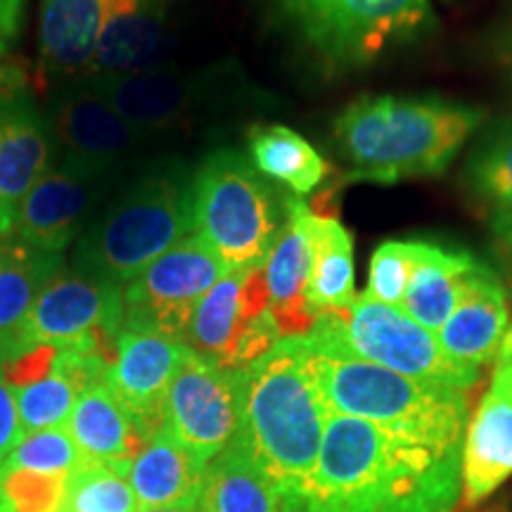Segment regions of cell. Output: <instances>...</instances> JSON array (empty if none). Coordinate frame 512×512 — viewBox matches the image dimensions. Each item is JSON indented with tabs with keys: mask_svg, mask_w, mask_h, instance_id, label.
<instances>
[{
	"mask_svg": "<svg viewBox=\"0 0 512 512\" xmlns=\"http://www.w3.org/2000/svg\"><path fill=\"white\" fill-rule=\"evenodd\" d=\"M299 339L330 413L373 422L427 446H463L467 392L413 380L311 337Z\"/></svg>",
	"mask_w": 512,
	"mask_h": 512,
	"instance_id": "277c9868",
	"label": "cell"
},
{
	"mask_svg": "<svg viewBox=\"0 0 512 512\" xmlns=\"http://www.w3.org/2000/svg\"><path fill=\"white\" fill-rule=\"evenodd\" d=\"M510 64H512V57H510Z\"/></svg>",
	"mask_w": 512,
	"mask_h": 512,
	"instance_id": "ab89813d",
	"label": "cell"
},
{
	"mask_svg": "<svg viewBox=\"0 0 512 512\" xmlns=\"http://www.w3.org/2000/svg\"><path fill=\"white\" fill-rule=\"evenodd\" d=\"M328 415L302 339H280L242 373L240 427L233 446L271 479L287 503L309 484Z\"/></svg>",
	"mask_w": 512,
	"mask_h": 512,
	"instance_id": "7a4b0ae2",
	"label": "cell"
},
{
	"mask_svg": "<svg viewBox=\"0 0 512 512\" xmlns=\"http://www.w3.org/2000/svg\"><path fill=\"white\" fill-rule=\"evenodd\" d=\"M8 233H12V223L5 219L3 214H0V238H3V235H8Z\"/></svg>",
	"mask_w": 512,
	"mask_h": 512,
	"instance_id": "74e56055",
	"label": "cell"
},
{
	"mask_svg": "<svg viewBox=\"0 0 512 512\" xmlns=\"http://www.w3.org/2000/svg\"><path fill=\"white\" fill-rule=\"evenodd\" d=\"M192 233V181L174 169L150 171L83 230L74 264L124 287Z\"/></svg>",
	"mask_w": 512,
	"mask_h": 512,
	"instance_id": "5b68a950",
	"label": "cell"
},
{
	"mask_svg": "<svg viewBox=\"0 0 512 512\" xmlns=\"http://www.w3.org/2000/svg\"><path fill=\"white\" fill-rule=\"evenodd\" d=\"M467 183L494 209H512V119L501 121L479 140L470 162Z\"/></svg>",
	"mask_w": 512,
	"mask_h": 512,
	"instance_id": "4dcf8cb0",
	"label": "cell"
},
{
	"mask_svg": "<svg viewBox=\"0 0 512 512\" xmlns=\"http://www.w3.org/2000/svg\"><path fill=\"white\" fill-rule=\"evenodd\" d=\"M460 451L330 413L309 484L283 512H453L463 494Z\"/></svg>",
	"mask_w": 512,
	"mask_h": 512,
	"instance_id": "6da1fadb",
	"label": "cell"
},
{
	"mask_svg": "<svg viewBox=\"0 0 512 512\" xmlns=\"http://www.w3.org/2000/svg\"><path fill=\"white\" fill-rule=\"evenodd\" d=\"M50 121L22 88L0 93V214L15 228L27 192L53 169Z\"/></svg>",
	"mask_w": 512,
	"mask_h": 512,
	"instance_id": "e0dca14e",
	"label": "cell"
},
{
	"mask_svg": "<svg viewBox=\"0 0 512 512\" xmlns=\"http://www.w3.org/2000/svg\"><path fill=\"white\" fill-rule=\"evenodd\" d=\"M27 0H0V55L15 46L24 27Z\"/></svg>",
	"mask_w": 512,
	"mask_h": 512,
	"instance_id": "e575fe53",
	"label": "cell"
},
{
	"mask_svg": "<svg viewBox=\"0 0 512 512\" xmlns=\"http://www.w3.org/2000/svg\"><path fill=\"white\" fill-rule=\"evenodd\" d=\"M242 373L223 370L185 347L166 392L164 430L207 467L240 427Z\"/></svg>",
	"mask_w": 512,
	"mask_h": 512,
	"instance_id": "30bf717a",
	"label": "cell"
},
{
	"mask_svg": "<svg viewBox=\"0 0 512 512\" xmlns=\"http://www.w3.org/2000/svg\"><path fill=\"white\" fill-rule=\"evenodd\" d=\"M475 261V256L463 249H444L420 240L406 297L399 309L437 335L458 302L463 275Z\"/></svg>",
	"mask_w": 512,
	"mask_h": 512,
	"instance_id": "484cf974",
	"label": "cell"
},
{
	"mask_svg": "<svg viewBox=\"0 0 512 512\" xmlns=\"http://www.w3.org/2000/svg\"><path fill=\"white\" fill-rule=\"evenodd\" d=\"M183 349V342L145 325L124 323L117 335L105 384L150 437L164 427L166 392Z\"/></svg>",
	"mask_w": 512,
	"mask_h": 512,
	"instance_id": "9a60e30c",
	"label": "cell"
},
{
	"mask_svg": "<svg viewBox=\"0 0 512 512\" xmlns=\"http://www.w3.org/2000/svg\"><path fill=\"white\" fill-rule=\"evenodd\" d=\"M508 328V292L489 266L475 261L463 275L451 316L437 332L441 349L453 361L482 368L496 358Z\"/></svg>",
	"mask_w": 512,
	"mask_h": 512,
	"instance_id": "ac0fdd59",
	"label": "cell"
},
{
	"mask_svg": "<svg viewBox=\"0 0 512 512\" xmlns=\"http://www.w3.org/2000/svg\"><path fill=\"white\" fill-rule=\"evenodd\" d=\"M138 512H197V508H183V505H178V508H145Z\"/></svg>",
	"mask_w": 512,
	"mask_h": 512,
	"instance_id": "8d00e7d4",
	"label": "cell"
},
{
	"mask_svg": "<svg viewBox=\"0 0 512 512\" xmlns=\"http://www.w3.org/2000/svg\"><path fill=\"white\" fill-rule=\"evenodd\" d=\"M311 264V209L302 197L287 195V223L264 261L271 297L268 311L283 339L306 337L318 323V316L306 302Z\"/></svg>",
	"mask_w": 512,
	"mask_h": 512,
	"instance_id": "d6986e66",
	"label": "cell"
},
{
	"mask_svg": "<svg viewBox=\"0 0 512 512\" xmlns=\"http://www.w3.org/2000/svg\"><path fill=\"white\" fill-rule=\"evenodd\" d=\"M62 268V254L0 238V358L12 354L38 294Z\"/></svg>",
	"mask_w": 512,
	"mask_h": 512,
	"instance_id": "d4e9b609",
	"label": "cell"
},
{
	"mask_svg": "<svg viewBox=\"0 0 512 512\" xmlns=\"http://www.w3.org/2000/svg\"><path fill=\"white\" fill-rule=\"evenodd\" d=\"M264 266L230 271L204 294L183 344L223 370H247L280 342Z\"/></svg>",
	"mask_w": 512,
	"mask_h": 512,
	"instance_id": "9c48e42d",
	"label": "cell"
},
{
	"mask_svg": "<svg viewBox=\"0 0 512 512\" xmlns=\"http://www.w3.org/2000/svg\"><path fill=\"white\" fill-rule=\"evenodd\" d=\"M48 121L64 162L81 164L98 174H110L114 164L152 138L128 124L91 79L64 88L50 105Z\"/></svg>",
	"mask_w": 512,
	"mask_h": 512,
	"instance_id": "5bb4252c",
	"label": "cell"
},
{
	"mask_svg": "<svg viewBox=\"0 0 512 512\" xmlns=\"http://www.w3.org/2000/svg\"><path fill=\"white\" fill-rule=\"evenodd\" d=\"M482 112L439 98H361L339 114L335 138L349 181L399 183L444 174Z\"/></svg>",
	"mask_w": 512,
	"mask_h": 512,
	"instance_id": "3957f363",
	"label": "cell"
},
{
	"mask_svg": "<svg viewBox=\"0 0 512 512\" xmlns=\"http://www.w3.org/2000/svg\"><path fill=\"white\" fill-rule=\"evenodd\" d=\"M138 501L126 475L117 467L83 463L64 484L60 512H138Z\"/></svg>",
	"mask_w": 512,
	"mask_h": 512,
	"instance_id": "f546056e",
	"label": "cell"
},
{
	"mask_svg": "<svg viewBox=\"0 0 512 512\" xmlns=\"http://www.w3.org/2000/svg\"><path fill=\"white\" fill-rule=\"evenodd\" d=\"M81 463L83 456L69 437L67 427H53V430L24 434L15 451L0 465V472H27L36 477L69 479Z\"/></svg>",
	"mask_w": 512,
	"mask_h": 512,
	"instance_id": "1f68e13d",
	"label": "cell"
},
{
	"mask_svg": "<svg viewBox=\"0 0 512 512\" xmlns=\"http://www.w3.org/2000/svg\"><path fill=\"white\" fill-rule=\"evenodd\" d=\"M107 0H41L38 41L41 69L53 79L91 76Z\"/></svg>",
	"mask_w": 512,
	"mask_h": 512,
	"instance_id": "7402d4cb",
	"label": "cell"
},
{
	"mask_svg": "<svg viewBox=\"0 0 512 512\" xmlns=\"http://www.w3.org/2000/svg\"><path fill=\"white\" fill-rule=\"evenodd\" d=\"M93 86L112 102V107L147 136L176 126L190 110L192 91L188 81L164 69L117 76H88Z\"/></svg>",
	"mask_w": 512,
	"mask_h": 512,
	"instance_id": "cb8c5ba5",
	"label": "cell"
},
{
	"mask_svg": "<svg viewBox=\"0 0 512 512\" xmlns=\"http://www.w3.org/2000/svg\"><path fill=\"white\" fill-rule=\"evenodd\" d=\"M460 477L467 508L484 503L512 477V320L489 387L467 420Z\"/></svg>",
	"mask_w": 512,
	"mask_h": 512,
	"instance_id": "4fadbf2b",
	"label": "cell"
},
{
	"mask_svg": "<svg viewBox=\"0 0 512 512\" xmlns=\"http://www.w3.org/2000/svg\"><path fill=\"white\" fill-rule=\"evenodd\" d=\"M508 55L512 57V34H510V43H508Z\"/></svg>",
	"mask_w": 512,
	"mask_h": 512,
	"instance_id": "f35d334b",
	"label": "cell"
},
{
	"mask_svg": "<svg viewBox=\"0 0 512 512\" xmlns=\"http://www.w3.org/2000/svg\"><path fill=\"white\" fill-rule=\"evenodd\" d=\"M204 470L207 467L162 427L128 465L126 479L140 510L197 508Z\"/></svg>",
	"mask_w": 512,
	"mask_h": 512,
	"instance_id": "603a6c76",
	"label": "cell"
},
{
	"mask_svg": "<svg viewBox=\"0 0 512 512\" xmlns=\"http://www.w3.org/2000/svg\"><path fill=\"white\" fill-rule=\"evenodd\" d=\"M24 430L19 422V411L15 394H12L10 384L3 377V366H0V465L8 460L15 451V446L22 441Z\"/></svg>",
	"mask_w": 512,
	"mask_h": 512,
	"instance_id": "836d02e7",
	"label": "cell"
},
{
	"mask_svg": "<svg viewBox=\"0 0 512 512\" xmlns=\"http://www.w3.org/2000/svg\"><path fill=\"white\" fill-rule=\"evenodd\" d=\"M226 273L214 249L192 233L121 287L124 323L145 325L183 342L197 304Z\"/></svg>",
	"mask_w": 512,
	"mask_h": 512,
	"instance_id": "8fae6325",
	"label": "cell"
},
{
	"mask_svg": "<svg viewBox=\"0 0 512 512\" xmlns=\"http://www.w3.org/2000/svg\"><path fill=\"white\" fill-rule=\"evenodd\" d=\"M313 342L347 351L413 380L467 392L479 382V368L453 361L434 332L403 313L358 294L342 309L323 311L309 335Z\"/></svg>",
	"mask_w": 512,
	"mask_h": 512,
	"instance_id": "52a82bcc",
	"label": "cell"
},
{
	"mask_svg": "<svg viewBox=\"0 0 512 512\" xmlns=\"http://www.w3.org/2000/svg\"><path fill=\"white\" fill-rule=\"evenodd\" d=\"M420 240H389L382 242L370 259L368 290L363 297L387 306H401L411 280Z\"/></svg>",
	"mask_w": 512,
	"mask_h": 512,
	"instance_id": "d6a6232c",
	"label": "cell"
},
{
	"mask_svg": "<svg viewBox=\"0 0 512 512\" xmlns=\"http://www.w3.org/2000/svg\"><path fill=\"white\" fill-rule=\"evenodd\" d=\"M491 230L512 252V209H494V214H491Z\"/></svg>",
	"mask_w": 512,
	"mask_h": 512,
	"instance_id": "d590c367",
	"label": "cell"
},
{
	"mask_svg": "<svg viewBox=\"0 0 512 512\" xmlns=\"http://www.w3.org/2000/svg\"><path fill=\"white\" fill-rule=\"evenodd\" d=\"M197 512H283L271 479L230 444L204 470Z\"/></svg>",
	"mask_w": 512,
	"mask_h": 512,
	"instance_id": "83f0119b",
	"label": "cell"
},
{
	"mask_svg": "<svg viewBox=\"0 0 512 512\" xmlns=\"http://www.w3.org/2000/svg\"><path fill=\"white\" fill-rule=\"evenodd\" d=\"M287 223V195L240 152L219 150L192 178V226L230 271L264 266Z\"/></svg>",
	"mask_w": 512,
	"mask_h": 512,
	"instance_id": "8992f818",
	"label": "cell"
},
{
	"mask_svg": "<svg viewBox=\"0 0 512 512\" xmlns=\"http://www.w3.org/2000/svg\"><path fill=\"white\" fill-rule=\"evenodd\" d=\"M278 17L335 67H366L432 22L430 0H271Z\"/></svg>",
	"mask_w": 512,
	"mask_h": 512,
	"instance_id": "ba28073f",
	"label": "cell"
},
{
	"mask_svg": "<svg viewBox=\"0 0 512 512\" xmlns=\"http://www.w3.org/2000/svg\"><path fill=\"white\" fill-rule=\"evenodd\" d=\"M311 209V207H309ZM313 264L306 302L320 316L356 302L354 240L337 216H318L311 211Z\"/></svg>",
	"mask_w": 512,
	"mask_h": 512,
	"instance_id": "4316f807",
	"label": "cell"
},
{
	"mask_svg": "<svg viewBox=\"0 0 512 512\" xmlns=\"http://www.w3.org/2000/svg\"><path fill=\"white\" fill-rule=\"evenodd\" d=\"M64 427L83 460L112 465L124 475L133 458L152 439L121 406L105 382L88 384L83 389Z\"/></svg>",
	"mask_w": 512,
	"mask_h": 512,
	"instance_id": "44dd1931",
	"label": "cell"
},
{
	"mask_svg": "<svg viewBox=\"0 0 512 512\" xmlns=\"http://www.w3.org/2000/svg\"><path fill=\"white\" fill-rule=\"evenodd\" d=\"M166 48H169V0H107L91 76L157 69L164 60Z\"/></svg>",
	"mask_w": 512,
	"mask_h": 512,
	"instance_id": "ffe728a7",
	"label": "cell"
},
{
	"mask_svg": "<svg viewBox=\"0 0 512 512\" xmlns=\"http://www.w3.org/2000/svg\"><path fill=\"white\" fill-rule=\"evenodd\" d=\"M105 178L107 174L74 162L53 166L19 204L12 230L31 247L62 254L81 233Z\"/></svg>",
	"mask_w": 512,
	"mask_h": 512,
	"instance_id": "2e32d148",
	"label": "cell"
},
{
	"mask_svg": "<svg viewBox=\"0 0 512 512\" xmlns=\"http://www.w3.org/2000/svg\"><path fill=\"white\" fill-rule=\"evenodd\" d=\"M121 328L124 299L119 285L81 273L79 268H60L38 294L34 309L19 332L15 351L36 344L67 347L93 335H119Z\"/></svg>",
	"mask_w": 512,
	"mask_h": 512,
	"instance_id": "7c38bea8",
	"label": "cell"
},
{
	"mask_svg": "<svg viewBox=\"0 0 512 512\" xmlns=\"http://www.w3.org/2000/svg\"><path fill=\"white\" fill-rule=\"evenodd\" d=\"M249 157L261 176L287 185L297 197L309 195L328 176V164L316 147L280 124L249 131Z\"/></svg>",
	"mask_w": 512,
	"mask_h": 512,
	"instance_id": "f1b7e54d",
	"label": "cell"
}]
</instances>
